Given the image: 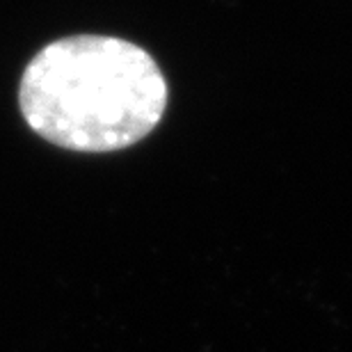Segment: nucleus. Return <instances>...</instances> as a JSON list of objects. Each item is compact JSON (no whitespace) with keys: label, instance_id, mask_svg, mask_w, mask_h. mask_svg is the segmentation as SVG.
<instances>
[{"label":"nucleus","instance_id":"obj_1","mask_svg":"<svg viewBox=\"0 0 352 352\" xmlns=\"http://www.w3.org/2000/svg\"><path fill=\"white\" fill-rule=\"evenodd\" d=\"M170 87L149 51L122 37L74 34L28 62L19 108L41 140L78 153L129 149L149 138Z\"/></svg>","mask_w":352,"mask_h":352}]
</instances>
